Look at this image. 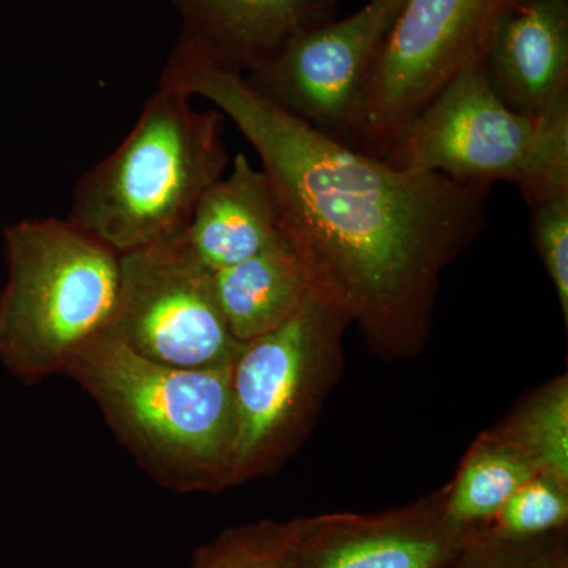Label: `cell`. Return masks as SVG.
I'll use <instances>...</instances> for the list:
<instances>
[{
	"label": "cell",
	"instance_id": "16",
	"mask_svg": "<svg viewBox=\"0 0 568 568\" xmlns=\"http://www.w3.org/2000/svg\"><path fill=\"white\" fill-rule=\"evenodd\" d=\"M495 428L523 448L540 473L568 481L567 375L530 392Z\"/></svg>",
	"mask_w": 568,
	"mask_h": 568
},
{
	"label": "cell",
	"instance_id": "14",
	"mask_svg": "<svg viewBox=\"0 0 568 568\" xmlns=\"http://www.w3.org/2000/svg\"><path fill=\"white\" fill-rule=\"evenodd\" d=\"M213 283L224 320L239 343L274 331L313 293L304 265L282 231L261 252L213 272Z\"/></svg>",
	"mask_w": 568,
	"mask_h": 568
},
{
	"label": "cell",
	"instance_id": "11",
	"mask_svg": "<svg viewBox=\"0 0 568 568\" xmlns=\"http://www.w3.org/2000/svg\"><path fill=\"white\" fill-rule=\"evenodd\" d=\"M481 67L511 111L541 115L567 103V0H511Z\"/></svg>",
	"mask_w": 568,
	"mask_h": 568
},
{
	"label": "cell",
	"instance_id": "4",
	"mask_svg": "<svg viewBox=\"0 0 568 568\" xmlns=\"http://www.w3.org/2000/svg\"><path fill=\"white\" fill-rule=\"evenodd\" d=\"M0 362L20 381L65 375L114 327L121 254L69 219L22 220L3 230Z\"/></svg>",
	"mask_w": 568,
	"mask_h": 568
},
{
	"label": "cell",
	"instance_id": "15",
	"mask_svg": "<svg viewBox=\"0 0 568 568\" xmlns=\"http://www.w3.org/2000/svg\"><path fill=\"white\" fill-rule=\"evenodd\" d=\"M538 473L534 459L493 426L474 440L446 485L448 515L463 528L487 526L515 489Z\"/></svg>",
	"mask_w": 568,
	"mask_h": 568
},
{
	"label": "cell",
	"instance_id": "17",
	"mask_svg": "<svg viewBox=\"0 0 568 568\" xmlns=\"http://www.w3.org/2000/svg\"><path fill=\"white\" fill-rule=\"evenodd\" d=\"M298 529L301 518L235 526L197 549L190 568H301Z\"/></svg>",
	"mask_w": 568,
	"mask_h": 568
},
{
	"label": "cell",
	"instance_id": "1",
	"mask_svg": "<svg viewBox=\"0 0 568 568\" xmlns=\"http://www.w3.org/2000/svg\"><path fill=\"white\" fill-rule=\"evenodd\" d=\"M160 81L211 102L252 144L313 294L381 357L422 353L440 276L484 230L489 186L403 170L332 140L182 37Z\"/></svg>",
	"mask_w": 568,
	"mask_h": 568
},
{
	"label": "cell",
	"instance_id": "2",
	"mask_svg": "<svg viewBox=\"0 0 568 568\" xmlns=\"http://www.w3.org/2000/svg\"><path fill=\"white\" fill-rule=\"evenodd\" d=\"M231 366L186 369L155 364L108 332L65 375L99 405L142 469L179 493L234 487Z\"/></svg>",
	"mask_w": 568,
	"mask_h": 568
},
{
	"label": "cell",
	"instance_id": "6",
	"mask_svg": "<svg viewBox=\"0 0 568 568\" xmlns=\"http://www.w3.org/2000/svg\"><path fill=\"white\" fill-rule=\"evenodd\" d=\"M347 327L312 293L290 320L242 343L231 366L234 485L274 473L308 435L342 368Z\"/></svg>",
	"mask_w": 568,
	"mask_h": 568
},
{
	"label": "cell",
	"instance_id": "19",
	"mask_svg": "<svg viewBox=\"0 0 568 568\" xmlns=\"http://www.w3.org/2000/svg\"><path fill=\"white\" fill-rule=\"evenodd\" d=\"M568 481L538 473L515 489L488 528L499 536L529 538L567 529Z\"/></svg>",
	"mask_w": 568,
	"mask_h": 568
},
{
	"label": "cell",
	"instance_id": "5",
	"mask_svg": "<svg viewBox=\"0 0 568 568\" xmlns=\"http://www.w3.org/2000/svg\"><path fill=\"white\" fill-rule=\"evenodd\" d=\"M386 162L478 185L515 183L532 207L568 193V102L519 114L493 91L481 62L473 63L426 106Z\"/></svg>",
	"mask_w": 568,
	"mask_h": 568
},
{
	"label": "cell",
	"instance_id": "3",
	"mask_svg": "<svg viewBox=\"0 0 568 568\" xmlns=\"http://www.w3.org/2000/svg\"><path fill=\"white\" fill-rule=\"evenodd\" d=\"M224 123L160 81L132 132L78 181L70 222L119 254L181 234L230 164Z\"/></svg>",
	"mask_w": 568,
	"mask_h": 568
},
{
	"label": "cell",
	"instance_id": "18",
	"mask_svg": "<svg viewBox=\"0 0 568 568\" xmlns=\"http://www.w3.org/2000/svg\"><path fill=\"white\" fill-rule=\"evenodd\" d=\"M440 568H568L567 529L529 538L470 530L454 558Z\"/></svg>",
	"mask_w": 568,
	"mask_h": 568
},
{
	"label": "cell",
	"instance_id": "21",
	"mask_svg": "<svg viewBox=\"0 0 568 568\" xmlns=\"http://www.w3.org/2000/svg\"><path fill=\"white\" fill-rule=\"evenodd\" d=\"M407 0H379L381 6L387 11L388 17L395 22L398 14L402 13L403 7L406 6Z\"/></svg>",
	"mask_w": 568,
	"mask_h": 568
},
{
	"label": "cell",
	"instance_id": "7",
	"mask_svg": "<svg viewBox=\"0 0 568 568\" xmlns=\"http://www.w3.org/2000/svg\"><path fill=\"white\" fill-rule=\"evenodd\" d=\"M511 0H407L369 74L346 145L394 155L459 71L481 62Z\"/></svg>",
	"mask_w": 568,
	"mask_h": 568
},
{
	"label": "cell",
	"instance_id": "8",
	"mask_svg": "<svg viewBox=\"0 0 568 568\" xmlns=\"http://www.w3.org/2000/svg\"><path fill=\"white\" fill-rule=\"evenodd\" d=\"M182 233L121 254L112 331L155 364L186 369L233 365L242 343L224 320L213 272L194 256Z\"/></svg>",
	"mask_w": 568,
	"mask_h": 568
},
{
	"label": "cell",
	"instance_id": "9",
	"mask_svg": "<svg viewBox=\"0 0 568 568\" xmlns=\"http://www.w3.org/2000/svg\"><path fill=\"white\" fill-rule=\"evenodd\" d=\"M379 0L349 18L297 33L246 81L317 132L346 144L381 47L390 31Z\"/></svg>",
	"mask_w": 568,
	"mask_h": 568
},
{
	"label": "cell",
	"instance_id": "20",
	"mask_svg": "<svg viewBox=\"0 0 568 568\" xmlns=\"http://www.w3.org/2000/svg\"><path fill=\"white\" fill-rule=\"evenodd\" d=\"M532 241L568 321V193L532 205Z\"/></svg>",
	"mask_w": 568,
	"mask_h": 568
},
{
	"label": "cell",
	"instance_id": "13",
	"mask_svg": "<svg viewBox=\"0 0 568 568\" xmlns=\"http://www.w3.org/2000/svg\"><path fill=\"white\" fill-rule=\"evenodd\" d=\"M182 234L212 272L261 252L280 235L278 203L267 175L245 153H237L230 174L197 201Z\"/></svg>",
	"mask_w": 568,
	"mask_h": 568
},
{
	"label": "cell",
	"instance_id": "12",
	"mask_svg": "<svg viewBox=\"0 0 568 568\" xmlns=\"http://www.w3.org/2000/svg\"><path fill=\"white\" fill-rule=\"evenodd\" d=\"M183 39L227 69L252 73L297 33L332 21L335 0H174Z\"/></svg>",
	"mask_w": 568,
	"mask_h": 568
},
{
	"label": "cell",
	"instance_id": "10",
	"mask_svg": "<svg viewBox=\"0 0 568 568\" xmlns=\"http://www.w3.org/2000/svg\"><path fill=\"white\" fill-rule=\"evenodd\" d=\"M476 529V528H474ZM470 530L452 519L446 487L379 514L301 518V568H440Z\"/></svg>",
	"mask_w": 568,
	"mask_h": 568
}]
</instances>
